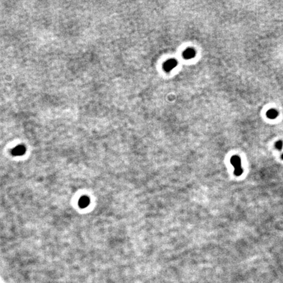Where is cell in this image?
I'll use <instances>...</instances> for the list:
<instances>
[{"label": "cell", "instance_id": "8992f818", "mask_svg": "<svg viewBox=\"0 0 283 283\" xmlns=\"http://www.w3.org/2000/svg\"><path fill=\"white\" fill-rule=\"evenodd\" d=\"M25 152V148H24L23 146H18L15 148L13 150L12 153L14 155H23Z\"/></svg>", "mask_w": 283, "mask_h": 283}, {"label": "cell", "instance_id": "3957f363", "mask_svg": "<svg viewBox=\"0 0 283 283\" xmlns=\"http://www.w3.org/2000/svg\"><path fill=\"white\" fill-rule=\"evenodd\" d=\"M196 51L193 48H187L183 52L182 56L186 60L192 59L195 56Z\"/></svg>", "mask_w": 283, "mask_h": 283}, {"label": "cell", "instance_id": "ba28073f", "mask_svg": "<svg viewBox=\"0 0 283 283\" xmlns=\"http://www.w3.org/2000/svg\"><path fill=\"white\" fill-rule=\"evenodd\" d=\"M282 159H283V154H282Z\"/></svg>", "mask_w": 283, "mask_h": 283}, {"label": "cell", "instance_id": "7a4b0ae2", "mask_svg": "<svg viewBox=\"0 0 283 283\" xmlns=\"http://www.w3.org/2000/svg\"><path fill=\"white\" fill-rule=\"evenodd\" d=\"M178 65V62H177L176 60L173 59V58H171V59H169L168 60H166V62L164 63L163 64V70H165L166 72H170L171 70H173L175 67Z\"/></svg>", "mask_w": 283, "mask_h": 283}, {"label": "cell", "instance_id": "6da1fadb", "mask_svg": "<svg viewBox=\"0 0 283 283\" xmlns=\"http://www.w3.org/2000/svg\"><path fill=\"white\" fill-rule=\"evenodd\" d=\"M231 165L234 166L235 175L239 176L243 174V170L241 166V160L238 155H233L230 160Z\"/></svg>", "mask_w": 283, "mask_h": 283}, {"label": "cell", "instance_id": "52a82bcc", "mask_svg": "<svg viewBox=\"0 0 283 283\" xmlns=\"http://www.w3.org/2000/svg\"><path fill=\"white\" fill-rule=\"evenodd\" d=\"M282 145H283V142L281 140L277 141V142L275 143V148L277 149V150H281L282 148Z\"/></svg>", "mask_w": 283, "mask_h": 283}, {"label": "cell", "instance_id": "277c9868", "mask_svg": "<svg viewBox=\"0 0 283 283\" xmlns=\"http://www.w3.org/2000/svg\"><path fill=\"white\" fill-rule=\"evenodd\" d=\"M90 203V199L87 196H83L80 198L78 202V205L79 207L81 208H85L87 207Z\"/></svg>", "mask_w": 283, "mask_h": 283}, {"label": "cell", "instance_id": "5b68a950", "mask_svg": "<svg viewBox=\"0 0 283 283\" xmlns=\"http://www.w3.org/2000/svg\"><path fill=\"white\" fill-rule=\"evenodd\" d=\"M266 116L270 119H275L279 116V112L275 109H270L267 111Z\"/></svg>", "mask_w": 283, "mask_h": 283}]
</instances>
